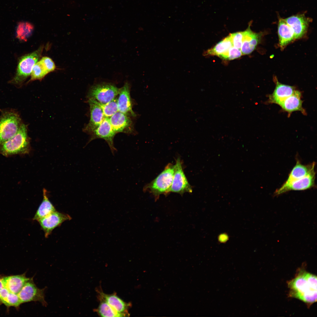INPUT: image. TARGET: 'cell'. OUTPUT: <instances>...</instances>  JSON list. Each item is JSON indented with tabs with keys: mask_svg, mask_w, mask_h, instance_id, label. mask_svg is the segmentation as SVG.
<instances>
[{
	"mask_svg": "<svg viewBox=\"0 0 317 317\" xmlns=\"http://www.w3.org/2000/svg\"><path fill=\"white\" fill-rule=\"evenodd\" d=\"M317 276L300 270L294 278L288 282L289 296L310 306L317 301Z\"/></svg>",
	"mask_w": 317,
	"mask_h": 317,
	"instance_id": "cell-1",
	"label": "cell"
},
{
	"mask_svg": "<svg viewBox=\"0 0 317 317\" xmlns=\"http://www.w3.org/2000/svg\"><path fill=\"white\" fill-rule=\"evenodd\" d=\"M30 150V139L26 125L22 123L17 133L0 145V153L7 156L16 154H25Z\"/></svg>",
	"mask_w": 317,
	"mask_h": 317,
	"instance_id": "cell-2",
	"label": "cell"
},
{
	"mask_svg": "<svg viewBox=\"0 0 317 317\" xmlns=\"http://www.w3.org/2000/svg\"><path fill=\"white\" fill-rule=\"evenodd\" d=\"M44 47L42 45L37 50L21 57L19 59L16 72L9 83L21 86L31 74L33 67L41 56Z\"/></svg>",
	"mask_w": 317,
	"mask_h": 317,
	"instance_id": "cell-3",
	"label": "cell"
},
{
	"mask_svg": "<svg viewBox=\"0 0 317 317\" xmlns=\"http://www.w3.org/2000/svg\"><path fill=\"white\" fill-rule=\"evenodd\" d=\"M174 172V165L170 163L168 164L155 179L145 186L144 190L149 191L156 197L170 192Z\"/></svg>",
	"mask_w": 317,
	"mask_h": 317,
	"instance_id": "cell-4",
	"label": "cell"
},
{
	"mask_svg": "<svg viewBox=\"0 0 317 317\" xmlns=\"http://www.w3.org/2000/svg\"><path fill=\"white\" fill-rule=\"evenodd\" d=\"M22 124L16 112L12 110L3 112L0 116V145L14 136Z\"/></svg>",
	"mask_w": 317,
	"mask_h": 317,
	"instance_id": "cell-5",
	"label": "cell"
},
{
	"mask_svg": "<svg viewBox=\"0 0 317 317\" xmlns=\"http://www.w3.org/2000/svg\"><path fill=\"white\" fill-rule=\"evenodd\" d=\"M119 89L111 83H103L92 86L88 95L89 98L95 99L102 104H105L115 98Z\"/></svg>",
	"mask_w": 317,
	"mask_h": 317,
	"instance_id": "cell-6",
	"label": "cell"
},
{
	"mask_svg": "<svg viewBox=\"0 0 317 317\" xmlns=\"http://www.w3.org/2000/svg\"><path fill=\"white\" fill-rule=\"evenodd\" d=\"M45 288H38L34 283L33 278H30L25 284L17 294L21 303L31 301H38L44 306L47 305L45 298Z\"/></svg>",
	"mask_w": 317,
	"mask_h": 317,
	"instance_id": "cell-7",
	"label": "cell"
},
{
	"mask_svg": "<svg viewBox=\"0 0 317 317\" xmlns=\"http://www.w3.org/2000/svg\"><path fill=\"white\" fill-rule=\"evenodd\" d=\"M174 174L170 192L182 195L185 193H192V188L189 183L183 171L180 158L176 160L174 165Z\"/></svg>",
	"mask_w": 317,
	"mask_h": 317,
	"instance_id": "cell-8",
	"label": "cell"
},
{
	"mask_svg": "<svg viewBox=\"0 0 317 317\" xmlns=\"http://www.w3.org/2000/svg\"><path fill=\"white\" fill-rule=\"evenodd\" d=\"M315 172L314 169L305 177L289 182H285L275 192V195H280L291 190H301L312 188L315 185Z\"/></svg>",
	"mask_w": 317,
	"mask_h": 317,
	"instance_id": "cell-9",
	"label": "cell"
},
{
	"mask_svg": "<svg viewBox=\"0 0 317 317\" xmlns=\"http://www.w3.org/2000/svg\"><path fill=\"white\" fill-rule=\"evenodd\" d=\"M71 218L67 214L55 211L37 221L44 232L45 237L47 238L55 228L60 225L64 221L70 220Z\"/></svg>",
	"mask_w": 317,
	"mask_h": 317,
	"instance_id": "cell-10",
	"label": "cell"
},
{
	"mask_svg": "<svg viewBox=\"0 0 317 317\" xmlns=\"http://www.w3.org/2000/svg\"><path fill=\"white\" fill-rule=\"evenodd\" d=\"M92 133L93 135L90 141L96 138L102 139L107 142L113 154L117 151L113 143L114 138L116 133L111 125L109 118L105 117L102 122Z\"/></svg>",
	"mask_w": 317,
	"mask_h": 317,
	"instance_id": "cell-11",
	"label": "cell"
},
{
	"mask_svg": "<svg viewBox=\"0 0 317 317\" xmlns=\"http://www.w3.org/2000/svg\"><path fill=\"white\" fill-rule=\"evenodd\" d=\"M88 102L90 106V119L84 129L85 131L90 133L100 124L105 117L98 102L92 98H89Z\"/></svg>",
	"mask_w": 317,
	"mask_h": 317,
	"instance_id": "cell-12",
	"label": "cell"
},
{
	"mask_svg": "<svg viewBox=\"0 0 317 317\" xmlns=\"http://www.w3.org/2000/svg\"><path fill=\"white\" fill-rule=\"evenodd\" d=\"M284 19L292 30L295 39L299 38L304 35L310 21L303 14L293 15Z\"/></svg>",
	"mask_w": 317,
	"mask_h": 317,
	"instance_id": "cell-13",
	"label": "cell"
},
{
	"mask_svg": "<svg viewBox=\"0 0 317 317\" xmlns=\"http://www.w3.org/2000/svg\"><path fill=\"white\" fill-rule=\"evenodd\" d=\"M243 31V38L241 48L242 55L250 54L256 48L260 43L262 37L261 33H257L253 31L249 25L247 28Z\"/></svg>",
	"mask_w": 317,
	"mask_h": 317,
	"instance_id": "cell-14",
	"label": "cell"
},
{
	"mask_svg": "<svg viewBox=\"0 0 317 317\" xmlns=\"http://www.w3.org/2000/svg\"><path fill=\"white\" fill-rule=\"evenodd\" d=\"M129 88V84L126 82L119 89V96L117 99L118 111L127 115L131 114L135 117L136 115L132 109Z\"/></svg>",
	"mask_w": 317,
	"mask_h": 317,
	"instance_id": "cell-15",
	"label": "cell"
},
{
	"mask_svg": "<svg viewBox=\"0 0 317 317\" xmlns=\"http://www.w3.org/2000/svg\"><path fill=\"white\" fill-rule=\"evenodd\" d=\"M30 278L26 276L25 273L2 277L4 286L9 292L16 294L20 291L26 282Z\"/></svg>",
	"mask_w": 317,
	"mask_h": 317,
	"instance_id": "cell-16",
	"label": "cell"
},
{
	"mask_svg": "<svg viewBox=\"0 0 317 317\" xmlns=\"http://www.w3.org/2000/svg\"><path fill=\"white\" fill-rule=\"evenodd\" d=\"M233 45L230 35L204 53V56H216L223 60H228L230 49Z\"/></svg>",
	"mask_w": 317,
	"mask_h": 317,
	"instance_id": "cell-17",
	"label": "cell"
},
{
	"mask_svg": "<svg viewBox=\"0 0 317 317\" xmlns=\"http://www.w3.org/2000/svg\"><path fill=\"white\" fill-rule=\"evenodd\" d=\"M296 90L294 87L281 83L277 80L273 93L269 96V102L279 105L285 99L293 94Z\"/></svg>",
	"mask_w": 317,
	"mask_h": 317,
	"instance_id": "cell-18",
	"label": "cell"
},
{
	"mask_svg": "<svg viewBox=\"0 0 317 317\" xmlns=\"http://www.w3.org/2000/svg\"><path fill=\"white\" fill-rule=\"evenodd\" d=\"M300 92L296 90L293 94L287 97L279 104L285 111L291 114L293 112L300 111L303 114L305 113L302 107L303 101Z\"/></svg>",
	"mask_w": 317,
	"mask_h": 317,
	"instance_id": "cell-19",
	"label": "cell"
},
{
	"mask_svg": "<svg viewBox=\"0 0 317 317\" xmlns=\"http://www.w3.org/2000/svg\"><path fill=\"white\" fill-rule=\"evenodd\" d=\"M114 130L116 132H127L131 127L132 122L127 115L118 111L109 118Z\"/></svg>",
	"mask_w": 317,
	"mask_h": 317,
	"instance_id": "cell-20",
	"label": "cell"
},
{
	"mask_svg": "<svg viewBox=\"0 0 317 317\" xmlns=\"http://www.w3.org/2000/svg\"><path fill=\"white\" fill-rule=\"evenodd\" d=\"M278 33L280 46L284 47L295 39L294 32L284 19H279L278 27Z\"/></svg>",
	"mask_w": 317,
	"mask_h": 317,
	"instance_id": "cell-21",
	"label": "cell"
},
{
	"mask_svg": "<svg viewBox=\"0 0 317 317\" xmlns=\"http://www.w3.org/2000/svg\"><path fill=\"white\" fill-rule=\"evenodd\" d=\"M100 296L102 299L106 302L117 311L120 313L127 316V309L129 305L125 302L115 294H107L101 293Z\"/></svg>",
	"mask_w": 317,
	"mask_h": 317,
	"instance_id": "cell-22",
	"label": "cell"
},
{
	"mask_svg": "<svg viewBox=\"0 0 317 317\" xmlns=\"http://www.w3.org/2000/svg\"><path fill=\"white\" fill-rule=\"evenodd\" d=\"M48 195L47 191L43 188V199L33 218V220L37 221L56 211L54 206L49 200Z\"/></svg>",
	"mask_w": 317,
	"mask_h": 317,
	"instance_id": "cell-23",
	"label": "cell"
},
{
	"mask_svg": "<svg viewBox=\"0 0 317 317\" xmlns=\"http://www.w3.org/2000/svg\"><path fill=\"white\" fill-rule=\"evenodd\" d=\"M315 165L314 162L305 165L301 164L298 161L289 174L286 182H290L305 177L314 169Z\"/></svg>",
	"mask_w": 317,
	"mask_h": 317,
	"instance_id": "cell-24",
	"label": "cell"
},
{
	"mask_svg": "<svg viewBox=\"0 0 317 317\" xmlns=\"http://www.w3.org/2000/svg\"><path fill=\"white\" fill-rule=\"evenodd\" d=\"M0 300L7 308L11 306L18 308L22 304L17 294L9 292L4 287L0 293Z\"/></svg>",
	"mask_w": 317,
	"mask_h": 317,
	"instance_id": "cell-25",
	"label": "cell"
},
{
	"mask_svg": "<svg viewBox=\"0 0 317 317\" xmlns=\"http://www.w3.org/2000/svg\"><path fill=\"white\" fill-rule=\"evenodd\" d=\"M33 28V25L29 22H19L16 28V38L21 41H26L31 35Z\"/></svg>",
	"mask_w": 317,
	"mask_h": 317,
	"instance_id": "cell-26",
	"label": "cell"
},
{
	"mask_svg": "<svg viewBox=\"0 0 317 317\" xmlns=\"http://www.w3.org/2000/svg\"><path fill=\"white\" fill-rule=\"evenodd\" d=\"M97 311L98 314L101 317L125 316L124 315L118 312L102 299Z\"/></svg>",
	"mask_w": 317,
	"mask_h": 317,
	"instance_id": "cell-27",
	"label": "cell"
},
{
	"mask_svg": "<svg viewBox=\"0 0 317 317\" xmlns=\"http://www.w3.org/2000/svg\"><path fill=\"white\" fill-rule=\"evenodd\" d=\"M41 61L37 62L33 66L31 75L30 81L41 80L48 73Z\"/></svg>",
	"mask_w": 317,
	"mask_h": 317,
	"instance_id": "cell-28",
	"label": "cell"
},
{
	"mask_svg": "<svg viewBox=\"0 0 317 317\" xmlns=\"http://www.w3.org/2000/svg\"><path fill=\"white\" fill-rule=\"evenodd\" d=\"M99 103L103 112L105 117H110L116 112L118 111L117 99L114 98L111 101L105 104Z\"/></svg>",
	"mask_w": 317,
	"mask_h": 317,
	"instance_id": "cell-29",
	"label": "cell"
},
{
	"mask_svg": "<svg viewBox=\"0 0 317 317\" xmlns=\"http://www.w3.org/2000/svg\"><path fill=\"white\" fill-rule=\"evenodd\" d=\"M233 46L240 49L243 38V31H239L229 34Z\"/></svg>",
	"mask_w": 317,
	"mask_h": 317,
	"instance_id": "cell-30",
	"label": "cell"
},
{
	"mask_svg": "<svg viewBox=\"0 0 317 317\" xmlns=\"http://www.w3.org/2000/svg\"><path fill=\"white\" fill-rule=\"evenodd\" d=\"M45 68L49 73L54 71L55 65L53 60L48 57H43L40 60Z\"/></svg>",
	"mask_w": 317,
	"mask_h": 317,
	"instance_id": "cell-31",
	"label": "cell"
},
{
	"mask_svg": "<svg viewBox=\"0 0 317 317\" xmlns=\"http://www.w3.org/2000/svg\"><path fill=\"white\" fill-rule=\"evenodd\" d=\"M242 55L241 49L234 46L231 48L229 52L228 60H231L238 58Z\"/></svg>",
	"mask_w": 317,
	"mask_h": 317,
	"instance_id": "cell-32",
	"label": "cell"
},
{
	"mask_svg": "<svg viewBox=\"0 0 317 317\" xmlns=\"http://www.w3.org/2000/svg\"><path fill=\"white\" fill-rule=\"evenodd\" d=\"M4 287L3 284L2 280V278H0V293L2 289ZM2 304V303L0 300V306Z\"/></svg>",
	"mask_w": 317,
	"mask_h": 317,
	"instance_id": "cell-33",
	"label": "cell"
}]
</instances>
